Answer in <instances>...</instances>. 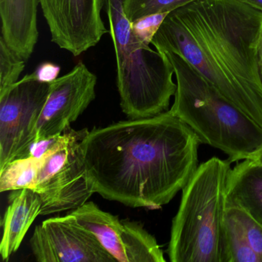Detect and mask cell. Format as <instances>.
Segmentation results:
<instances>
[{
	"label": "cell",
	"instance_id": "cell-3",
	"mask_svg": "<svg viewBox=\"0 0 262 262\" xmlns=\"http://www.w3.org/2000/svg\"><path fill=\"white\" fill-rule=\"evenodd\" d=\"M230 164L211 158L182 190L168 244L171 262H230L225 227Z\"/></svg>",
	"mask_w": 262,
	"mask_h": 262
},
{
	"label": "cell",
	"instance_id": "cell-12",
	"mask_svg": "<svg viewBox=\"0 0 262 262\" xmlns=\"http://www.w3.org/2000/svg\"><path fill=\"white\" fill-rule=\"evenodd\" d=\"M39 0H0L2 36L7 45L26 61L38 42Z\"/></svg>",
	"mask_w": 262,
	"mask_h": 262
},
{
	"label": "cell",
	"instance_id": "cell-21",
	"mask_svg": "<svg viewBox=\"0 0 262 262\" xmlns=\"http://www.w3.org/2000/svg\"><path fill=\"white\" fill-rule=\"evenodd\" d=\"M61 68L57 64L51 62H45L39 64L33 72L35 78L39 82L51 83L58 79Z\"/></svg>",
	"mask_w": 262,
	"mask_h": 262
},
{
	"label": "cell",
	"instance_id": "cell-16",
	"mask_svg": "<svg viewBox=\"0 0 262 262\" xmlns=\"http://www.w3.org/2000/svg\"><path fill=\"white\" fill-rule=\"evenodd\" d=\"M225 227L230 262H260L258 256L250 247L231 207H227Z\"/></svg>",
	"mask_w": 262,
	"mask_h": 262
},
{
	"label": "cell",
	"instance_id": "cell-5",
	"mask_svg": "<svg viewBox=\"0 0 262 262\" xmlns=\"http://www.w3.org/2000/svg\"><path fill=\"white\" fill-rule=\"evenodd\" d=\"M108 16L117 67V86L123 113L132 119L168 111L177 85L166 53L153 50L133 33L123 0H102Z\"/></svg>",
	"mask_w": 262,
	"mask_h": 262
},
{
	"label": "cell",
	"instance_id": "cell-20",
	"mask_svg": "<svg viewBox=\"0 0 262 262\" xmlns=\"http://www.w3.org/2000/svg\"><path fill=\"white\" fill-rule=\"evenodd\" d=\"M170 13H156L143 16L132 23L133 33L147 45L151 44L153 38Z\"/></svg>",
	"mask_w": 262,
	"mask_h": 262
},
{
	"label": "cell",
	"instance_id": "cell-9",
	"mask_svg": "<svg viewBox=\"0 0 262 262\" xmlns=\"http://www.w3.org/2000/svg\"><path fill=\"white\" fill-rule=\"evenodd\" d=\"M30 247L39 262H116L93 233L69 213L37 225Z\"/></svg>",
	"mask_w": 262,
	"mask_h": 262
},
{
	"label": "cell",
	"instance_id": "cell-4",
	"mask_svg": "<svg viewBox=\"0 0 262 262\" xmlns=\"http://www.w3.org/2000/svg\"><path fill=\"white\" fill-rule=\"evenodd\" d=\"M166 53L176 79L170 111L195 133L201 144L223 151L231 162L254 159L262 149V128L222 96L182 56Z\"/></svg>",
	"mask_w": 262,
	"mask_h": 262
},
{
	"label": "cell",
	"instance_id": "cell-13",
	"mask_svg": "<svg viewBox=\"0 0 262 262\" xmlns=\"http://www.w3.org/2000/svg\"><path fill=\"white\" fill-rule=\"evenodd\" d=\"M40 195L30 188L12 191L2 220L3 237L0 254L7 260L19 249L24 237L38 215H40Z\"/></svg>",
	"mask_w": 262,
	"mask_h": 262
},
{
	"label": "cell",
	"instance_id": "cell-11",
	"mask_svg": "<svg viewBox=\"0 0 262 262\" xmlns=\"http://www.w3.org/2000/svg\"><path fill=\"white\" fill-rule=\"evenodd\" d=\"M96 75L82 62L51 82L36 123V141L62 134L76 122L96 98Z\"/></svg>",
	"mask_w": 262,
	"mask_h": 262
},
{
	"label": "cell",
	"instance_id": "cell-7",
	"mask_svg": "<svg viewBox=\"0 0 262 262\" xmlns=\"http://www.w3.org/2000/svg\"><path fill=\"white\" fill-rule=\"evenodd\" d=\"M50 88V83L39 82L31 73L0 91V169L30 157Z\"/></svg>",
	"mask_w": 262,
	"mask_h": 262
},
{
	"label": "cell",
	"instance_id": "cell-14",
	"mask_svg": "<svg viewBox=\"0 0 262 262\" xmlns=\"http://www.w3.org/2000/svg\"><path fill=\"white\" fill-rule=\"evenodd\" d=\"M227 207L246 211L262 225V163L248 159L231 168L226 185Z\"/></svg>",
	"mask_w": 262,
	"mask_h": 262
},
{
	"label": "cell",
	"instance_id": "cell-8",
	"mask_svg": "<svg viewBox=\"0 0 262 262\" xmlns=\"http://www.w3.org/2000/svg\"><path fill=\"white\" fill-rule=\"evenodd\" d=\"M80 225L96 235L101 245L119 262H165L156 237L142 225L120 220L93 202L72 210Z\"/></svg>",
	"mask_w": 262,
	"mask_h": 262
},
{
	"label": "cell",
	"instance_id": "cell-15",
	"mask_svg": "<svg viewBox=\"0 0 262 262\" xmlns=\"http://www.w3.org/2000/svg\"><path fill=\"white\" fill-rule=\"evenodd\" d=\"M42 158H23L13 160L0 169V191L32 189L42 165Z\"/></svg>",
	"mask_w": 262,
	"mask_h": 262
},
{
	"label": "cell",
	"instance_id": "cell-1",
	"mask_svg": "<svg viewBox=\"0 0 262 262\" xmlns=\"http://www.w3.org/2000/svg\"><path fill=\"white\" fill-rule=\"evenodd\" d=\"M201 142L170 110L89 131L80 142L93 192L133 208H160L199 166Z\"/></svg>",
	"mask_w": 262,
	"mask_h": 262
},
{
	"label": "cell",
	"instance_id": "cell-17",
	"mask_svg": "<svg viewBox=\"0 0 262 262\" xmlns=\"http://www.w3.org/2000/svg\"><path fill=\"white\" fill-rule=\"evenodd\" d=\"M196 0H123V9L130 22L156 13H171Z\"/></svg>",
	"mask_w": 262,
	"mask_h": 262
},
{
	"label": "cell",
	"instance_id": "cell-22",
	"mask_svg": "<svg viewBox=\"0 0 262 262\" xmlns=\"http://www.w3.org/2000/svg\"><path fill=\"white\" fill-rule=\"evenodd\" d=\"M257 59H258L259 70L262 79V27L259 37L258 47H257Z\"/></svg>",
	"mask_w": 262,
	"mask_h": 262
},
{
	"label": "cell",
	"instance_id": "cell-6",
	"mask_svg": "<svg viewBox=\"0 0 262 262\" xmlns=\"http://www.w3.org/2000/svg\"><path fill=\"white\" fill-rule=\"evenodd\" d=\"M89 130L76 131L63 145L49 151L32 190L40 195V215L75 210L94 194L87 179L80 142Z\"/></svg>",
	"mask_w": 262,
	"mask_h": 262
},
{
	"label": "cell",
	"instance_id": "cell-2",
	"mask_svg": "<svg viewBox=\"0 0 262 262\" xmlns=\"http://www.w3.org/2000/svg\"><path fill=\"white\" fill-rule=\"evenodd\" d=\"M261 27L262 10L244 0H196L171 12L151 44L182 56L262 128Z\"/></svg>",
	"mask_w": 262,
	"mask_h": 262
},
{
	"label": "cell",
	"instance_id": "cell-19",
	"mask_svg": "<svg viewBox=\"0 0 262 262\" xmlns=\"http://www.w3.org/2000/svg\"><path fill=\"white\" fill-rule=\"evenodd\" d=\"M243 230L251 249L262 262V225L246 211L237 207H231Z\"/></svg>",
	"mask_w": 262,
	"mask_h": 262
},
{
	"label": "cell",
	"instance_id": "cell-10",
	"mask_svg": "<svg viewBox=\"0 0 262 262\" xmlns=\"http://www.w3.org/2000/svg\"><path fill=\"white\" fill-rule=\"evenodd\" d=\"M52 42L74 56L96 47L108 33L102 0H39Z\"/></svg>",
	"mask_w": 262,
	"mask_h": 262
},
{
	"label": "cell",
	"instance_id": "cell-18",
	"mask_svg": "<svg viewBox=\"0 0 262 262\" xmlns=\"http://www.w3.org/2000/svg\"><path fill=\"white\" fill-rule=\"evenodd\" d=\"M26 67V60L16 54L4 37H0V91L19 81Z\"/></svg>",
	"mask_w": 262,
	"mask_h": 262
},
{
	"label": "cell",
	"instance_id": "cell-23",
	"mask_svg": "<svg viewBox=\"0 0 262 262\" xmlns=\"http://www.w3.org/2000/svg\"><path fill=\"white\" fill-rule=\"evenodd\" d=\"M254 159H255L256 160H257L258 162H261L262 163V149L257 153V156H256Z\"/></svg>",
	"mask_w": 262,
	"mask_h": 262
}]
</instances>
